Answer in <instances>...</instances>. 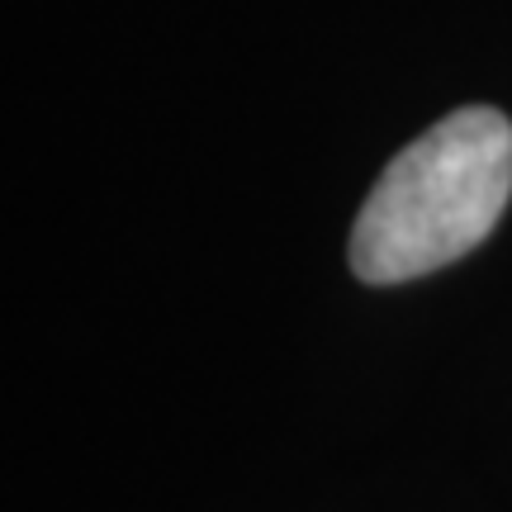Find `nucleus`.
<instances>
[{
	"mask_svg": "<svg viewBox=\"0 0 512 512\" xmlns=\"http://www.w3.org/2000/svg\"><path fill=\"white\" fill-rule=\"evenodd\" d=\"M512 200V124L494 105H465L384 166L351 228V271L403 285L475 252Z\"/></svg>",
	"mask_w": 512,
	"mask_h": 512,
	"instance_id": "1",
	"label": "nucleus"
}]
</instances>
